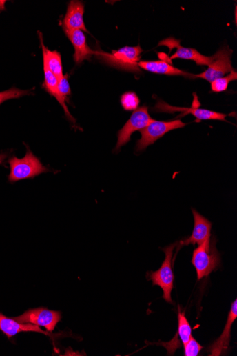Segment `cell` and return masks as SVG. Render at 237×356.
<instances>
[{
    "mask_svg": "<svg viewBox=\"0 0 237 356\" xmlns=\"http://www.w3.org/2000/svg\"><path fill=\"white\" fill-rule=\"evenodd\" d=\"M61 318V312L50 310L45 307L30 308L23 315L13 317L14 319L21 323H29L44 327L50 333L55 330Z\"/></svg>",
    "mask_w": 237,
    "mask_h": 356,
    "instance_id": "52a82bcc",
    "label": "cell"
},
{
    "mask_svg": "<svg viewBox=\"0 0 237 356\" xmlns=\"http://www.w3.org/2000/svg\"><path fill=\"white\" fill-rule=\"evenodd\" d=\"M187 124L181 121L170 122L153 121L143 130H140L141 138L137 141L136 150L137 152L145 150L153 145L156 141L170 131L183 128Z\"/></svg>",
    "mask_w": 237,
    "mask_h": 356,
    "instance_id": "5b68a950",
    "label": "cell"
},
{
    "mask_svg": "<svg viewBox=\"0 0 237 356\" xmlns=\"http://www.w3.org/2000/svg\"><path fill=\"white\" fill-rule=\"evenodd\" d=\"M158 45L169 47L171 52L173 49H176V52L168 59V61L172 64V60L176 59L194 61L199 66H209L213 61V56L206 57L199 53L196 50L185 48V47L181 46L178 40L173 37L161 41Z\"/></svg>",
    "mask_w": 237,
    "mask_h": 356,
    "instance_id": "9c48e42d",
    "label": "cell"
},
{
    "mask_svg": "<svg viewBox=\"0 0 237 356\" xmlns=\"http://www.w3.org/2000/svg\"><path fill=\"white\" fill-rule=\"evenodd\" d=\"M237 79V74L233 70L227 76L216 79L211 83L212 91L220 92L225 91L230 82Z\"/></svg>",
    "mask_w": 237,
    "mask_h": 356,
    "instance_id": "ffe728a7",
    "label": "cell"
},
{
    "mask_svg": "<svg viewBox=\"0 0 237 356\" xmlns=\"http://www.w3.org/2000/svg\"><path fill=\"white\" fill-rule=\"evenodd\" d=\"M8 157V154H0V165H3L6 159Z\"/></svg>",
    "mask_w": 237,
    "mask_h": 356,
    "instance_id": "d4e9b609",
    "label": "cell"
},
{
    "mask_svg": "<svg viewBox=\"0 0 237 356\" xmlns=\"http://www.w3.org/2000/svg\"><path fill=\"white\" fill-rule=\"evenodd\" d=\"M41 46L42 47L44 67L48 68L51 72L59 80L64 75H63V65L61 55L57 51H50L43 44L41 33H39Z\"/></svg>",
    "mask_w": 237,
    "mask_h": 356,
    "instance_id": "ac0fdd59",
    "label": "cell"
},
{
    "mask_svg": "<svg viewBox=\"0 0 237 356\" xmlns=\"http://www.w3.org/2000/svg\"><path fill=\"white\" fill-rule=\"evenodd\" d=\"M58 87L62 97L64 99L65 101H66L68 97L70 96L71 93L67 75L63 76L61 79L59 80Z\"/></svg>",
    "mask_w": 237,
    "mask_h": 356,
    "instance_id": "cb8c5ba5",
    "label": "cell"
},
{
    "mask_svg": "<svg viewBox=\"0 0 237 356\" xmlns=\"http://www.w3.org/2000/svg\"><path fill=\"white\" fill-rule=\"evenodd\" d=\"M183 346L192 337V329L189 325L184 313H182L179 308L178 310V334Z\"/></svg>",
    "mask_w": 237,
    "mask_h": 356,
    "instance_id": "d6986e66",
    "label": "cell"
},
{
    "mask_svg": "<svg viewBox=\"0 0 237 356\" xmlns=\"http://www.w3.org/2000/svg\"><path fill=\"white\" fill-rule=\"evenodd\" d=\"M143 52L139 45L136 46H124L123 48L112 51L111 54L96 52V56L107 64L117 68L139 73L138 62Z\"/></svg>",
    "mask_w": 237,
    "mask_h": 356,
    "instance_id": "277c9868",
    "label": "cell"
},
{
    "mask_svg": "<svg viewBox=\"0 0 237 356\" xmlns=\"http://www.w3.org/2000/svg\"><path fill=\"white\" fill-rule=\"evenodd\" d=\"M27 149L25 157L19 159L13 156L8 161L10 168L8 181L11 184L21 180L32 179L41 174L51 172L50 169L44 167L28 146Z\"/></svg>",
    "mask_w": 237,
    "mask_h": 356,
    "instance_id": "6da1fadb",
    "label": "cell"
},
{
    "mask_svg": "<svg viewBox=\"0 0 237 356\" xmlns=\"http://www.w3.org/2000/svg\"><path fill=\"white\" fill-rule=\"evenodd\" d=\"M192 211L194 217V230L191 236L181 242L183 246H200L211 237V222L200 215L196 210L192 209Z\"/></svg>",
    "mask_w": 237,
    "mask_h": 356,
    "instance_id": "7c38bea8",
    "label": "cell"
},
{
    "mask_svg": "<svg viewBox=\"0 0 237 356\" xmlns=\"http://www.w3.org/2000/svg\"><path fill=\"white\" fill-rule=\"evenodd\" d=\"M237 318V300L231 304V310L228 315L227 322L222 335L209 347L210 355L219 356L226 353L229 348L231 339V326Z\"/></svg>",
    "mask_w": 237,
    "mask_h": 356,
    "instance_id": "5bb4252c",
    "label": "cell"
},
{
    "mask_svg": "<svg viewBox=\"0 0 237 356\" xmlns=\"http://www.w3.org/2000/svg\"><path fill=\"white\" fill-rule=\"evenodd\" d=\"M178 246L174 243L169 246L163 248L165 258L161 267L156 272H150L149 280L152 281L153 286H159L163 291V298L165 301L173 304L172 292L174 289V275L172 268V259L174 250Z\"/></svg>",
    "mask_w": 237,
    "mask_h": 356,
    "instance_id": "3957f363",
    "label": "cell"
},
{
    "mask_svg": "<svg viewBox=\"0 0 237 356\" xmlns=\"http://www.w3.org/2000/svg\"><path fill=\"white\" fill-rule=\"evenodd\" d=\"M185 356H197L203 349V346L192 336L184 345Z\"/></svg>",
    "mask_w": 237,
    "mask_h": 356,
    "instance_id": "603a6c76",
    "label": "cell"
},
{
    "mask_svg": "<svg viewBox=\"0 0 237 356\" xmlns=\"http://www.w3.org/2000/svg\"><path fill=\"white\" fill-rule=\"evenodd\" d=\"M139 103V99L134 92H127L121 97L122 106L127 111H134L138 108Z\"/></svg>",
    "mask_w": 237,
    "mask_h": 356,
    "instance_id": "7402d4cb",
    "label": "cell"
},
{
    "mask_svg": "<svg viewBox=\"0 0 237 356\" xmlns=\"http://www.w3.org/2000/svg\"><path fill=\"white\" fill-rule=\"evenodd\" d=\"M84 4L81 1H70L63 21V29L65 32L81 30L88 32L84 23Z\"/></svg>",
    "mask_w": 237,
    "mask_h": 356,
    "instance_id": "8fae6325",
    "label": "cell"
},
{
    "mask_svg": "<svg viewBox=\"0 0 237 356\" xmlns=\"http://www.w3.org/2000/svg\"><path fill=\"white\" fill-rule=\"evenodd\" d=\"M220 264V255L214 239L212 240L210 237L194 251L192 264L196 270L198 280L216 270Z\"/></svg>",
    "mask_w": 237,
    "mask_h": 356,
    "instance_id": "7a4b0ae2",
    "label": "cell"
},
{
    "mask_svg": "<svg viewBox=\"0 0 237 356\" xmlns=\"http://www.w3.org/2000/svg\"><path fill=\"white\" fill-rule=\"evenodd\" d=\"M156 109L159 112H183V115H185L187 114H192L197 118V120L199 121L207 120H216L226 122L225 118L227 116V115L223 113L205 109H199L195 108H186L172 107L164 103H158L156 106Z\"/></svg>",
    "mask_w": 237,
    "mask_h": 356,
    "instance_id": "4fadbf2b",
    "label": "cell"
},
{
    "mask_svg": "<svg viewBox=\"0 0 237 356\" xmlns=\"http://www.w3.org/2000/svg\"><path fill=\"white\" fill-rule=\"evenodd\" d=\"M232 54L233 51L229 48V46L223 47L215 55H213V61L205 72L194 75L193 78L203 79L212 83L231 73L234 70L231 60Z\"/></svg>",
    "mask_w": 237,
    "mask_h": 356,
    "instance_id": "ba28073f",
    "label": "cell"
},
{
    "mask_svg": "<svg viewBox=\"0 0 237 356\" xmlns=\"http://www.w3.org/2000/svg\"><path fill=\"white\" fill-rule=\"evenodd\" d=\"M153 121V119L149 114L148 108L147 106H141L135 110L130 118V120L124 127L118 132L117 144L114 150H120L123 146L128 144L132 135L134 132L143 130Z\"/></svg>",
    "mask_w": 237,
    "mask_h": 356,
    "instance_id": "8992f818",
    "label": "cell"
},
{
    "mask_svg": "<svg viewBox=\"0 0 237 356\" xmlns=\"http://www.w3.org/2000/svg\"><path fill=\"white\" fill-rule=\"evenodd\" d=\"M32 90H20L17 88H12L8 90L0 92V105L4 102L21 98L31 94Z\"/></svg>",
    "mask_w": 237,
    "mask_h": 356,
    "instance_id": "44dd1931",
    "label": "cell"
},
{
    "mask_svg": "<svg viewBox=\"0 0 237 356\" xmlns=\"http://www.w3.org/2000/svg\"><path fill=\"white\" fill-rule=\"evenodd\" d=\"M65 34L74 47V59L76 64L89 60L93 55H96V52L92 51L87 45L86 37L83 31L76 30L65 32Z\"/></svg>",
    "mask_w": 237,
    "mask_h": 356,
    "instance_id": "9a60e30c",
    "label": "cell"
},
{
    "mask_svg": "<svg viewBox=\"0 0 237 356\" xmlns=\"http://www.w3.org/2000/svg\"><path fill=\"white\" fill-rule=\"evenodd\" d=\"M0 331L8 337V339L22 333V332H37L47 336H53L50 332L44 331L39 326L32 324L21 323L13 318H9L0 313Z\"/></svg>",
    "mask_w": 237,
    "mask_h": 356,
    "instance_id": "30bf717a",
    "label": "cell"
},
{
    "mask_svg": "<svg viewBox=\"0 0 237 356\" xmlns=\"http://www.w3.org/2000/svg\"><path fill=\"white\" fill-rule=\"evenodd\" d=\"M138 67L150 71V72L165 75L167 76H192L184 71L174 67L167 61H139Z\"/></svg>",
    "mask_w": 237,
    "mask_h": 356,
    "instance_id": "2e32d148",
    "label": "cell"
},
{
    "mask_svg": "<svg viewBox=\"0 0 237 356\" xmlns=\"http://www.w3.org/2000/svg\"><path fill=\"white\" fill-rule=\"evenodd\" d=\"M44 68V84L43 87L45 90L48 92L51 96L56 98V99L61 104L64 110L65 114L67 116L69 121L76 123L74 117L71 115L68 108L66 106L65 101L62 97L58 87L59 80L51 72V71L43 66Z\"/></svg>",
    "mask_w": 237,
    "mask_h": 356,
    "instance_id": "e0dca14e",
    "label": "cell"
}]
</instances>
